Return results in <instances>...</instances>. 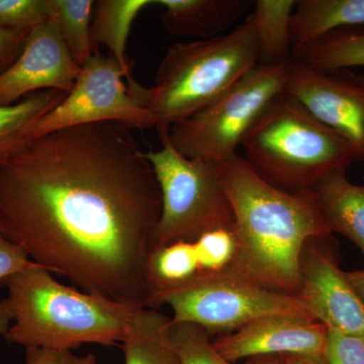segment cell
<instances>
[{
    "label": "cell",
    "mask_w": 364,
    "mask_h": 364,
    "mask_svg": "<svg viewBox=\"0 0 364 364\" xmlns=\"http://www.w3.org/2000/svg\"><path fill=\"white\" fill-rule=\"evenodd\" d=\"M154 6V0H100L95 2V20L90 36L93 51L105 46L114 58L127 69H133L134 62L127 56L126 49L132 25L146 7Z\"/></svg>",
    "instance_id": "cell-19"
},
{
    "label": "cell",
    "mask_w": 364,
    "mask_h": 364,
    "mask_svg": "<svg viewBox=\"0 0 364 364\" xmlns=\"http://www.w3.org/2000/svg\"><path fill=\"white\" fill-rule=\"evenodd\" d=\"M291 63L256 66L213 104L172 124L171 145L189 159L218 163L233 156L268 105L286 90Z\"/></svg>",
    "instance_id": "cell-7"
},
{
    "label": "cell",
    "mask_w": 364,
    "mask_h": 364,
    "mask_svg": "<svg viewBox=\"0 0 364 364\" xmlns=\"http://www.w3.org/2000/svg\"><path fill=\"white\" fill-rule=\"evenodd\" d=\"M28 253L0 233V284L9 277L35 267Z\"/></svg>",
    "instance_id": "cell-28"
},
{
    "label": "cell",
    "mask_w": 364,
    "mask_h": 364,
    "mask_svg": "<svg viewBox=\"0 0 364 364\" xmlns=\"http://www.w3.org/2000/svg\"><path fill=\"white\" fill-rule=\"evenodd\" d=\"M66 95L57 90L40 91L16 104L0 107V166L26 142L28 128L54 109Z\"/></svg>",
    "instance_id": "cell-21"
},
{
    "label": "cell",
    "mask_w": 364,
    "mask_h": 364,
    "mask_svg": "<svg viewBox=\"0 0 364 364\" xmlns=\"http://www.w3.org/2000/svg\"><path fill=\"white\" fill-rule=\"evenodd\" d=\"M363 179H364V176H363Z\"/></svg>",
    "instance_id": "cell-36"
},
{
    "label": "cell",
    "mask_w": 364,
    "mask_h": 364,
    "mask_svg": "<svg viewBox=\"0 0 364 364\" xmlns=\"http://www.w3.org/2000/svg\"><path fill=\"white\" fill-rule=\"evenodd\" d=\"M364 25V0H298L291 18L294 51L323 36Z\"/></svg>",
    "instance_id": "cell-16"
},
{
    "label": "cell",
    "mask_w": 364,
    "mask_h": 364,
    "mask_svg": "<svg viewBox=\"0 0 364 364\" xmlns=\"http://www.w3.org/2000/svg\"><path fill=\"white\" fill-rule=\"evenodd\" d=\"M328 229L353 242L364 255V186L352 183L347 168L324 177L314 188Z\"/></svg>",
    "instance_id": "cell-15"
},
{
    "label": "cell",
    "mask_w": 364,
    "mask_h": 364,
    "mask_svg": "<svg viewBox=\"0 0 364 364\" xmlns=\"http://www.w3.org/2000/svg\"><path fill=\"white\" fill-rule=\"evenodd\" d=\"M240 147L261 178L291 193L314 191L328 174L360 160L350 144L286 90L268 105Z\"/></svg>",
    "instance_id": "cell-5"
},
{
    "label": "cell",
    "mask_w": 364,
    "mask_h": 364,
    "mask_svg": "<svg viewBox=\"0 0 364 364\" xmlns=\"http://www.w3.org/2000/svg\"><path fill=\"white\" fill-rule=\"evenodd\" d=\"M215 165L234 214L238 249L231 272L298 296L304 246L311 239L332 235L315 191H280L238 153Z\"/></svg>",
    "instance_id": "cell-2"
},
{
    "label": "cell",
    "mask_w": 364,
    "mask_h": 364,
    "mask_svg": "<svg viewBox=\"0 0 364 364\" xmlns=\"http://www.w3.org/2000/svg\"><path fill=\"white\" fill-rule=\"evenodd\" d=\"M169 335L181 364H234L217 351L210 333L200 326L170 318Z\"/></svg>",
    "instance_id": "cell-24"
},
{
    "label": "cell",
    "mask_w": 364,
    "mask_h": 364,
    "mask_svg": "<svg viewBox=\"0 0 364 364\" xmlns=\"http://www.w3.org/2000/svg\"><path fill=\"white\" fill-rule=\"evenodd\" d=\"M253 364H287L282 356H263L251 359Z\"/></svg>",
    "instance_id": "cell-34"
},
{
    "label": "cell",
    "mask_w": 364,
    "mask_h": 364,
    "mask_svg": "<svg viewBox=\"0 0 364 364\" xmlns=\"http://www.w3.org/2000/svg\"><path fill=\"white\" fill-rule=\"evenodd\" d=\"M26 364H97L95 354L79 356L72 350L31 347L26 349Z\"/></svg>",
    "instance_id": "cell-29"
},
{
    "label": "cell",
    "mask_w": 364,
    "mask_h": 364,
    "mask_svg": "<svg viewBox=\"0 0 364 364\" xmlns=\"http://www.w3.org/2000/svg\"><path fill=\"white\" fill-rule=\"evenodd\" d=\"M147 277L152 296L186 286L200 277L193 241L176 242L152 249L148 255Z\"/></svg>",
    "instance_id": "cell-22"
},
{
    "label": "cell",
    "mask_w": 364,
    "mask_h": 364,
    "mask_svg": "<svg viewBox=\"0 0 364 364\" xmlns=\"http://www.w3.org/2000/svg\"><path fill=\"white\" fill-rule=\"evenodd\" d=\"M331 236L306 242L299 260L298 298L329 330L364 336V304L354 291Z\"/></svg>",
    "instance_id": "cell-10"
},
{
    "label": "cell",
    "mask_w": 364,
    "mask_h": 364,
    "mask_svg": "<svg viewBox=\"0 0 364 364\" xmlns=\"http://www.w3.org/2000/svg\"><path fill=\"white\" fill-rule=\"evenodd\" d=\"M169 325L170 318L157 310L136 309L121 344L124 364H181Z\"/></svg>",
    "instance_id": "cell-17"
},
{
    "label": "cell",
    "mask_w": 364,
    "mask_h": 364,
    "mask_svg": "<svg viewBox=\"0 0 364 364\" xmlns=\"http://www.w3.org/2000/svg\"><path fill=\"white\" fill-rule=\"evenodd\" d=\"M284 90L364 159V86L347 76L334 77L315 70L294 58Z\"/></svg>",
    "instance_id": "cell-11"
},
{
    "label": "cell",
    "mask_w": 364,
    "mask_h": 364,
    "mask_svg": "<svg viewBox=\"0 0 364 364\" xmlns=\"http://www.w3.org/2000/svg\"><path fill=\"white\" fill-rule=\"evenodd\" d=\"M329 329L313 318L269 316L254 320L213 340L230 363L263 356L324 358Z\"/></svg>",
    "instance_id": "cell-13"
},
{
    "label": "cell",
    "mask_w": 364,
    "mask_h": 364,
    "mask_svg": "<svg viewBox=\"0 0 364 364\" xmlns=\"http://www.w3.org/2000/svg\"><path fill=\"white\" fill-rule=\"evenodd\" d=\"M259 64L252 16L226 33L170 46L145 87L133 78L128 87L149 112L158 134L202 111Z\"/></svg>",
    "instance_id": "cell-4"
},
{
    "label": "cell",
    "mask_w": 364,
    "mask_h": 364,
    "mask_svg": "<svg viewBox=\"0 0 364 364\" xmlns=\"http://www.w3.org/2000/svg\"><path fill=\"white\" fill-rule=\"evenodd\" d=\"M159 133L162 147L146 153L161 193V213L151 236V250L193 242L217 229H234L235 219L214 162L184 157Z\"/></svg>",
    "instance_id": "cell-6"
},
{
    "label": "cell",
    "mask_w": 364,
    "mask_h": 364,
    "mask_svg": "<svg viewBox=\"0 0 364 364\" xmlns=\"http://www.w3.org/2000/svg\"><path fill=\"white\" fill-rule=\"evenodd\" d=\"M131 129L81 124L21 144L0 166V233L85 293L150 308L161 193Z\"/></svg>",
    "instance_id": "cell-1"
},
{
    "label": "cell",
    "mask_w": 364,
    "mask_h": 364,
    "mask_svg": "<svg viewBox=\"0 0 364 364\" xmlns=\"http://www.w3.org/2000/svg\"><path fill=\"white\" fill-rule=\"evenodd\" d=\"M47 21V0H0L2 30L31 31Z\"/></svg>",
    "instance_id": "cell-26"
},
{
    "label": "cell",
    "mask_w": 364,
    "mask_h": 364,
    "mask_svg": "<svg viewBox=\"0 0 364 364\" xmlns=\"http://www.w3.org/2000/svg\"><path fill=\"white\" fill-rule=\"evenodd\" d=\"M296 0H256L252 16L258 65H279L294 58L291 26Z\"/></svg>",
    "instance_id": "cell-18"
},
{
    "label": "cell",
    "mask_w": 364,
    "mask_h": 364,
    "mask_svg": "<svg viewBox=\"0 0 364 364\" xmlns=\"http://www.w3.org/2000/svg\"><path fill=\"white\" fill-rule=\"evenodd\" d=\"M171 308L173 322L200 326L210 335L226 334L269 316L313 318L298 296L279 293L238 273L205 275L178 289L153 294L150 309Z\"/></svg>",
    "instance_id": "cell-8"
},
{
    "label": "cell",
    "mask_w": 364,
    "mask_h": 364,
    "mask_svg": "<svg viewBox=\"0 0 364 364\" xmlns=\"http://www.w3.org/2000/svg\"><path fill=\"white\" fill-rule=\"evenodd\" d=\"M40 265L2 282L13 323L4 339L31 348L121 346L136 309L60 284Z\"/></svg>",
    "instance_id": "cell-3"
},
{
    "label": "cell",
    "mask_w": 364,
    "mask_h": 364,
    "mask_svg": "<svg viewBox=\"0 0 364 364\" xmlns=\"http://www.w3.org/2000/svg\"><path fill=\"white\" fill-rule=\"evenodd\" d=\"M200 277L231 272L237 257L236 233L234 229H217L193 241Z\"/></svg>",
    "instance_id": "cell-25"
},
{
    "label": "cell",
    "mask_w": 364,
    "mask_h": 364,
    "mask_svg": "<svg viewBox=\"0 0 364 364\" xmlns=\"http://www.w3.org/2000/svg\"><path fill=\"white\" fill-rule=\"evenodd\" d=\"M250 0H154L161 7L162 23L179 37H218L253 7Z\"/></svg>",
    "instance_id": "cell-14"
},
{
    "label": "cell",
    "mask_w": 364,
    "mask_h": 364,
    "mask_svg": "<svg viewBox=\"0 0 364 364\" xmlns=\"http://www.w3.org/2000/svg\"><path fill=\"white\" fill-rule=\"evenodd\" d=\"M347 77L351 79L354 82L358 83L359 85L364 86V75H356V74L353 73H347Z\"/></svg>",
    "instance_id": "cell-35"
},
{
    "label": "cell",
    "mask_w": 364,
    "mask_h": 364,
    "mask_svg": "<svg viewBox=\"0 0 364 364\" xmlns=\"http://www.w3.org/2000/svg\"><path fill=\"white\" fill-rule=\"evenodd\" d=\"M294 58L324 73L364 66V32L351 28L333 31L294 50Z\"/></svg>",
    "instance_id": "cell-20"
},
{
    "label": "cell",
    "mask_w": 364,
    "mask_h": 364,
    "mask_svg": "<svg viewBox=\"0 0 364 364\" xmlns=\"http://www.w3.org/2000/svg\"><path fill=\"white\" fill-rule=\"evenodd\" d=\"M347 279L350 282L359 299L364 304V268L363 269L355 270V272H345Z\"/></svg>",
    "instance_id": "cell-32"
},
{
    "label": "cell",
    "mask_w": 364,
    "mask_h": 364,
    "mask_svg": "<svg viewBox=\"0 0 364 364\" xmlns=\"http://www.w3.org/2000/svg\"><path fill=\"white\" fill-rule=\"evenodd\" d=\"M80 70L51 23L36 26L28 33L20 56L0 73V107L16 104L40 91L68 93Z\"/></svg>",
    "instance_id": "cell-12"
},
{
    "label": "cell",
    "mask_w": 364,
    "mask_h": 364,
    "mask_svg": "<svg viewBox=\"0 0 364 364\" xmlns=\"http://www.w3.org/2000/svg\"><path fill=\"white\" fill-rule=\"evenodd\" d=\"M13 323V313H11V306L6 299L0 301V335L6 336L9 327Z\"/></svg>",
    "instance_id": "cell-31"
},
{
    "label": "cell",
    "mask_w": 364,
    "mask_h": 364,
    "mask_svg": "<svg viewBox=\"0 0 364 364\" xmlns=\"http://www.w3.org/2000/svg\"><path fill=\"white\" fill-rule=\"evenodd\" d=\"M287 364H328L326 358H306V356H282Z\"/></svg>",
    "instance_id": "cell-33"
},
{
    "label": "cell",
    "mask_w": 364,
    "mask_h": 364,
    "mask_svg": "<svg viewBox=\"0 0 364 364\" xmlns=\"http://www.w3.org/2000/svg\"><path fill=\"white\" fill-rule=\"evenodd\" d=\"M132 70L100 50L81 67L73 87L54 109L26 131V141L81 124L119 123L129 128H154V119L132 95L124 78Z\"/></svg>",
    "instance_id": "cell-9"
},
{
    "label": "cell",
    "mask_w": 364,
    "mask_h": 364,
    "mask_svg": "<svg viewBox=\"0 0 364 364\" xmlns=\"http://www.w3.org/2000/svg\"><path fill=\"white\" fill-rule=\"evenodd\" d=\"M30 31L0 28V73L6 70L20 56Z\"/></svg>",
    "instance_id": "cell-30"
},
{
    "label": "cell",
    "mask_w": 364,
    "mask_h": 364,
    "mask_svg": "<svg viewBox=\"0 0 364 364\" xmlns=\"http://www.w3.org/2000/svg\"><path fill=\"white\" fill-rule=\"evenodd\" d=\"M95 4L92 0H47L48 23L56 28L80 67L95 53L90 36Z\"/></svg>",
    "instance_id": "cell-23"
},
{
    "label": "cell",
    "mask_w": 364,
    "mask_h": 364,
    "mask_svg": "<svg viewBox=\"0 0 364 364\" xmlns=\"http://www.w3.org/2000/svg\"><path fill=\"white\" fill-rule=\"evenodd\" d=\"M325 358L328 364H364V336L329 330Z\"/></svg>",
    "instance_id": "cell-27"
}]
</instances>
